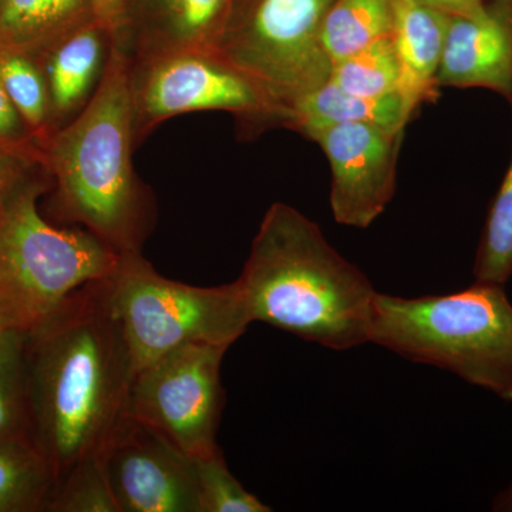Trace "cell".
Masks as SVG:
<instances>
[{
    "label": "cell",
    "mask_w": 512,
    "mask_h": 512,
    "mask_svg": "<svg viewBox=\"0 0 512 512\" xmlns=\"http://www.w3.org/2000/svg\"><path fill=\"white\" fill-rule=\"evenodd\" d=\"M107 278L77 289L26 332L29 436L55 485L99 456L127 413L133 359Z\"/></svg>",
    "instance_id": "cell-1"
},
{
    "label": "cell",
    "mask_w": 512,
    "mask_h": 512,
    "mask_svg": "<svg viewBox=\"0 0 512 512\" xmlns=\"http://www.w3.org/2000/svg\"><path fill=\"white\" fill-rule=\"evenodd\" d=\"M137 144L131 55L111 39L92 99L42 150L57 217L92 232L119 255L141 254L157 220L154 195L134 170Z\"/></svg>",
    "instance_id": "cell-2"
},
{
    "label": "cell",
    "mask_w": 512,
    "mask_h": 512,
    "mask_svg": "<svg viewBox=\"0 0 512 512\" xmlns=\"http://www.w3.org/2000/svg\"><path fill=\"white\" fill-rule=\"evenodd\" d=\"M237 282L252 323L338 352L369 343L376 289L291 205L265 212Z\"/></svg>",
    "instance_id": "cell-3"
},
{
    "label": "cell",
    "mask_w": 512,
    "mask_h": 512,
    "mask_svg": "<svg viewBox=\"0 0 512 512\" xmlns=\"http://www.w3.org/2000/svg\"><path fill=\"white\" fill-rule=\"evenodd\" d=\"M369 343L504 400L512 392V303L504 285L476 281L421 298L377 292Z\"/></svg>",
    "instance_id": "cell-4"
},
{
    "label": "cell",
    "mask_w": 512,
    "mask_h": 512,
    "mask_svg": "<svg viewBox=\"0 0 512 512\" xmlns=\"http://www.w3.org/2000/svg\"><path fill=\"white\" fill-rule=\"evenodd\" d=\"M50 187L45 165L0 210V312L22 332L49 318L77 289L113 274L121 258L87 229L47 222L39 198Z\"/></svg>",
    "instance_id": "cell-5"
},
{
    "label": "cell",
    "mask_w": 512,
    "mask_h": 512,
    "mask_svg": "<svg viewBox=\"0 0 512 512\" xmlns=\"http://www.w3.org/2000/svg\"><path fill=\"white\" fill-rule=\"evenodd\" d=\"M107 284L134 373L181 346L231 348L252 323L237 281L217 288L181 284L158 274L143 254L121 255Z\"/></svg>",
    "instance_id": "cell-6"
},
{
    "label": "cell",
    "mask_w": 512,
    "mask_h": 512,
    "mask_svg": "<svg viewBox=\"0 0 512 512\" xmlns=\"http://www.w3.org/2000/svg\"><path fill=\"white\" fill-rule=\"evenodd\" d=\"M335 0H231L214 52L247 74L284 111L329 82L320 40ZM284 128V127H282Z\"/></svg>",
    "instance_id": "cell-7"
},
{
    "label": "cell",
    "mask_w": 512,
    "mask_h": 512,
    "mask_svg": "<svg viewBox=\"0 0 512 512\" xmlns=\"http://www.w3.org/2000/svg\"><path fill=\"white\" fill-rule=\"evenodd\" d=\"M131 92L137 143L165 120L195 111L234 114L247 137L284 127L281 107L214 50L131 57Z\"/></svg>",
    "instance_id": "cell-8"
},
{
    "label": "cell",
    "mask_w": 512,
    "mask_h": 512,
    "mask_svg": "<svg viewBox=\"0 0 512 512\" xmlns=\"http://www.w3.org/2000/svg\"><path fill=\"white\" fill-rule=\"evenodd\" d=\"M229 346L195 343L134 373L127 414L157 431L188 457L211 456L217 444L225 393L221 365Z\"/></svg>",
    "instance_id": "cell-9"
},
{
    "label": "cell",
    "mask_w": 512,
    "mask_h": 512,
    "mask_svg": "<svg viewBox=\"0 0 512 512\" xmlns=\"http://www.w3.org/2000/svg\"><path fill=\"white\" fill-rule=\"evenodd\" d=\"M99 457L119 512H200L194 458L127 413Z\"/></svg>",
    "instance_id": "cell-10"
},
{
    "label": "cell",
    "mask_w": 512,
    "mask_h": 512,
    "mask_svg": "<svg viewBox=\"0 0 512 512\" xmlns=\"http://www.w3.org/2000/svg\"><path fill=\"white\" fill-rule=\"evenodd\" d=\"M328 158L329 204L345 227L366 229L386 211L397 187L404 130L373 124H333L302 134Z\"/></svg>",
    "instance_id": "cell-11"
},
{
    "label": "cell",
    "mask_w": 512,
    "mask_h": 512,
    "mask_svg": "<svg viewBox=\"0 0 512 512\" xmlns=\"http://www.w3.org/2000/svg\"><path fill=\"white\" fill-rule=\"evenodd\" d=\"M437 84L481 87L512 101V22L490 9L481 18L450 16Z\"/></svg>",
    "instance_id": "cell-12"
},
{
    "label": "cell",
    "mask_w": 512,
    "mask_h": 512,
    "mask_svg": "<svg viewBox=\"0 0 512 512\" xmlns=\"http://www.w3.org/2000/svg\"><path fill=\"white\" fill-rule=\"evenodd\" d=\"M231 0H146L143 18L121 36L133 59L214 50Z\"/></svg>",
    "instance_id": "cell-13"
},
{
    "label": "cell",
    "mask_w": 512,
    "mask_h": 512,
    "mask_svg": "<svg viewBox=\"0 0 512 512\" xmlns=\"http://www.w3.org/2000/svg\"><path fill=\"white\" fill-rule=\"evenodd\" d=\"M111 36L94 19L73 30L42 57L53 128L59 130L89 103L109 59Z\"/></svg>",
    "instance_id": "cell-14"
},
{
    "label": "cell",
    "mask_w": 512,
    "mask_h": 512,
    "mask_svg": "<svg viewBox=\"0 0 512 512\" xmlns=\"http://www.w3.org/2000/svg\"><path fill=\"white\" fill-rule=\"evenodd\" d=\"M394 49L400 63L399 93L414 111L434 103L441 53L450 16L419 0H393Z\"/></svg>",
    "instance_id": "cell-15"
},
{
    "label": "cell",
    "mask_w": 512,
    "mask_h": 512,
    "mask_svg": "<svg viewBox=\"0 0 512 512\" xmlns=\"http://www.w3.org/2000/svg\"><path fill=\"white\" fill-rule=\"evenodd\" d=\"M414 111L402 94L366 97L326 82L319 89L295 101L288 111L284 128L305 133L312 128L333 124H373L386 130H404Z\"/></svg>",
    "instance_id": "cell-16"
},
{
    "label": "cell",
    "mask_w": 512,
    "mask_h": 512,
    "mask_svg": "<svg viewBox=\"0 0 512 512\" xmlns=\"http://www.w3.org/2000/svg\"><path fill=\"white\" fill-rule=\"evenodd\" d=\"M94 19L92 0H2L0 49L39 60L64 36Z\"/></svg>",
    "instance_id": "cell-17"
},
{
    "label": "cell",
    "mask_w": 512,
    "mask_h": 512,
    "mask_svg": "<svg viewBox=\"0 0 512 512\" xmlns=\"http://www.w3.org/2000/svg\"><path fill=\"white\" fill-rule=\"evenodd\" d=\"M393 0H335L323 20V49L330 62L392 36Z\"/></svg>",
    "instance_id": "cell-18"
},
{
    "label": "cell",
    "mask_w": 512,
    "mask_h": 512,
    "mask_svg": "<svg viewBox=\"0 0 512 512\" xmlns=\"http://www.w3.org/2000/svg\"><path fill=\"white\" fill-rule=\"evenodd\" d=\"M53 488L52 470L32 440L0 441V512L46 511Z\"/></svg>",
    "instance_id": "cell-19"
},
{
    "label": "cell",
    "mask_w": 512,
    "mask_h": 512,
    "mask_svg": "<svg viewBox=\"0 0 512 512\" xmlns=\"http://www.w3.org/2000/svg\"><path fill=\"white\" fill-rule=\"evenodd\" d=\"M0 82L33 138L45 146L55 128L42 66L28 53L0 49Z\"/></svg>",
    "instance_id": "cell-20"
},
{
    "label": "cell",
    "mask_w": 512,
    "mask_h": 512,
    "mask_svg": "<svg viewBox=\"0 0 512 512\" xmlns=\"http://www.w3.org/2000/svg\"><path fill=\"white\" fill-rule=\"evenodd\" d=\"M29 439L26 332L0 335V441Z\"/></svg>",
    "instance_id": "cell-21"
},
{
    "label": "cell",
    "mask_w": 512,
    "mask_h": 512,
    "mask_svg": "<svg viewBox=\"0 0 512 512\" xmlns=\"http://www.w3.org/2000/svg\"><path fill=\"white\" fill-rule=\"evenodd\" d=\"M330 82L352 94L384 97L399 93L400 63L392 36L332 63Z\"/></svg>",
    "instance_id": "cell-22"
},
{
    "label": "cell",
    "mask_w": 512,
    "mask_h": 512,
    "mask_svg": "<svg viewBox=\"0 0 512 512\" xmlns=\"http://www.w3.org/2000/svg\"><path fill=\"white\" fill-rule=\"evenodd\" d=\"M474 278L498 285L512 278V158L488 211L474 262Z\"/></svg>",
    "instance_id": "cell-23"
},
{
    "label": "cell",
    "mask_w": 512,
    "mask_h": 512,
    "mask_svg": "<svg viewBox=\"0 0 512 512\" xmlns=\"http://www.w3.org/2000/svg\"><path fill=\"white\" fill-rule=\"evenodd\" d=\"M49 512H119L99 456L87 458L53 488Z\"/></svg>",
    "instance_id": "cell-24"
},
{
    "label": "cell",
    "mask_w": 512,
    "mask_h": 512,
    "mask_svg": "<svg viewBox=\"0 0 512 512\" xmlns=\"http://www.w3.org/2000/svg\"><path fill=\"white\" fill-rule=\"evenodd\" d=\"M197 488L200 512H271L232 476L221 450L197 458Z\"/></svg>",
    "instance_id": "cell-25"
},
{
    "label": "cell",
    "mask_w": 512,
    "mask_h": 512,
    "mask_svg": "<svg viewBox=\"0 0 512 512\" xmlns=\"http://www.w3.org/2000/svg\"><path fill=\"white\" fill-rule=\"evenodd\" d=\"M42 167V148L0 146V210L10 195Z\"/></svg>",
    "instance_id": "cell-26"
},
{
    "label": "cell",
    "mask_w": 512,
    "mask_h": 512,
    "mask_svg": "<svg viewBox=\"0 0 512 512\" xmlns=\"http://www.w3.org/2000/svg\"><path fill=\"white\" fill-rule=\"evenodd\" d=\"M0 146L35 147L33 136L0 82Z\"/></svg>",
    "instance_id": "cell-27"
},
{
    "label": "cell",
    "mask_w": 512,
    "mask_h": 512,
    "mask_svg": "<svg viewBox=\"0 0 512 512\" xmlns=\"http://www.w3.org/2000/svg\"><path fill=\"white\" fill-rule=\"evenodd\" d=\"M94 15L111 39L119 40L126 26L127 0H92Z\"/></svg>",
    "instance_id": "cell-28"
},
{
    "label": "cell",
    "mask_w": 512,
    "mask_h": 512,
    "mask_svg": "<svg viewBox=\"0 0 512 512\" xmlns=\"http://www.w3.org/2000/svg\"><path fill=\"white\" fill-rule=\"evenodd\" d=\"M419 2L447 16L481 18L488 12L484 0H419Z\"/></svg>",
    "instance_id": "cell-29"
},
{
    "label": "cell",
    "mask_w": 512,
    "mask_h": 512,
    "mask_svg": "<svg viewBox=\"0 0 512 512\" xmlns=\"http://www.w3.org/2000/svg\"><path fill=\"white\" fill-rule=\"evenodd\" d=\"M487 9L512 22V0H484Z\"/></svg>",
    "instance_id": "cell-30"
},
{
    "label": "cell",
    "mask_w": 512,
    "mask_h": 512,
    "mask_svg": "<svg viewBox=\"0 0 512 512\" xmlns=\"http://www.w3.org/2000/svg\"><path fill=\"white\" fill-rule=\"evenodd\" d=\"M493 510L512 512V483L505 488L503 493L497 495V498L494 500Z\"/></svg>",
    "instance_id": "cell-31"
},
{
    "label": "cell",
    "mask_w": 512,
    "mask_h": 512,
    "mask_svg": "<svg viewBox=\"0 0 512 512\" xmlns=\"http://www.w3.org/2000/svg\"><path fill=\"white\" fill-rule=\"evenodd\" d=\"M12 329L10 328L8 320H6L5 316H3V313L0 312V335H2L5 330Z\"/></svg>",
    "instance_id": "cell-32"
},
{
    "label": "cell",
    "mask_w": 512,
    "mask_h": 512,
    "mask_svg": "<svg viewBox=\"0 0 512 512\" xmlns=\"http://www.w3.org/2000/svg\"><path fill=\"white\" fill-rule=\"evenodd\" d=\"M505 400H508V402H512V392L508 394L507 399Z\"/></svg>",
    "instance_id": "cell-33"
},
{
    "label": "cell",
    "mask_w": 512,
    "mask_h": 512,
    "mask_svg": "<svg viewBox=\"0 0 512 512\" xmlns=\"http://www.w3.org/2000/svg\"><path fill=\"white\" fill-rule=\"evenodd\" d=\"M0 2H2V0H0Z\"/></svg>",
    "instance_id": "cell-34"
}]
</instances>
